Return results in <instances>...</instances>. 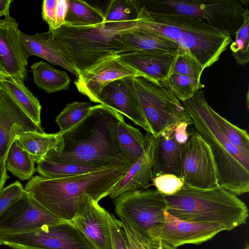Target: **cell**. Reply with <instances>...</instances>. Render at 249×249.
Wrapping results in <instances>:
<instances>
[{"label":"cell","mask_w":249,"mask_h":249,"mask_svg":"<svg viewBox=\"0 0 249 249\" xmlns=\"http://www.w3.org/2000/svg\"><path fill=\"white\" fill-rule=\"evenodd\" d=\"M0 243L13 249H95L71 221L23 232L0 231Z\"/></svg>","instance_id":"obj_10"},{"label":"cell","mask_w":249,"mask_h":249,"mask_svg":"<svg viewBox=\"0 0 249 249\" xmlns=\"http://www.w3.org/2000/svg\"><path fill=\"white\" fill-rule=\"evenodd\" d=\"M19 36L27 59L33 55L40 57L53 65L62 67L78 77L73 66L54 44L49 30L33 35H26L19 31Z\"/></svg>","instance_id":"obj_22"},{"label":"cell","mask_w":249,"mask_h":249,"mask_svg":"<svg viewBox=\"0 0 249 249\" xmlns=\"http://www.w3.org/2000/svg\"><path fill=\"white\" fill-rule=\"evenodd\" d=\"M245 249H249L248 246L246 247V248Z\"/></svg>","instance_id":"obj_47"},{"label":"cell","mask_w":249,"mask_h":249,"mask_svg":"<svg viewBox=\"0 0 249 249\" xmlns=\"http://www.w3.org/2000/svg\"><path fill=\"white\" fill-rule=\"evenodd\" d=\"M132 79L151 134L154 136L182 123L192 124L183 104L164 83L143 76L133 77Z\"/></svg>","instance_id":"obj_8"},{"label":"cell","mask_w":249,"mask_h":249,"mask_svg":"<svg viewBox=\"0 0 249 249\" xmlns=\"http://www.w3.org/2000/svg\"><path fill=\"white\" fill-rule=\"evenodd\" d=\"M178 51H134L122 54L118 59L142 76L165 82L171 73Z\"/></svg>","instance_id":"obj_20"},{"label":"cell","mask_w":249,"mask_h":249,"mask_svg":"<svg viewBox=\"0 0 249 249\" xmlns=\"http://www.w3.org/2000/svg\"><path fill=\"white\" fill-rule=\"evenodd\" d=\"M211 112L219 128L230 142L249 156V136L247 131L231 124L212 108Z\"/></svg>","instance_id":"obj_32"},{"label":"cell","mask_w":249,"mask_h":249,"mask_svg":"<svg viewBox=\"0 0 249 249\" xmlns=\"http://www.w3.org/2000/svg\"><path fill=\"white\" fill-rule=\"evenodd\" d=\"M132 77L118 79L107 85L100 93L99 103L124 115L151 134L135 90Z\"/></svg>","instance_id":"obj_14"},{"label":"cell","mask_w":249,"mask_h":249,"mask_svg":"<svg viewBox=\"0 0 249 249\" xmlns=\"http://www.w3.org/2000/svg\"><path fill=\"white\" fill-rule=\"evenodd\" d=\"M5 164L7 170L22 180L31 179L36 171L34 160L16 139L8 149Z\"/></svg>","instance_id":"obj_28"},{"label":"cell","mask_w":249,"mask_h":249,"mask_svg":"<svg viewBox=\"0 0 249 249\" xmlns=\"http://www.w3.org/2000/svg\"><path fill=\"white\" fill-rule=\"evenodd\" d=\"M67 8V0H58L56 6V29L65 24Z\"/></svg>","instance_id":"obj_44"},{"label":"cell","mask_w":249,"mask_h":249,"mask_svg":"<svg viewBox=\"0 0 249 249\" xmlns=\"http://www.w3.org/2000/svg\"><path fill=\"white\" fill-rule=\"evenodd\" d=\"M162 82L182 103L192 98L197 90L204 88L201 82L187 76L176 73H171L167 80Z\"/></svg>","instance_id":"obj_33"},{"label":"cell","mask_w":249,"mask_h":249,"mask_svg":"<svg viewBox=\"0 0 249 249\" xmlns=\"http://www.w3.org/2000/svg\"><path fill=\"white\" fill-rule=\"evenodd\" d=\"M144 137L145 146L142 156L112 188L108 196L111 199L124 193L143 191L149 186L152 180L154 136L147 133Z\"/></svg>","instance_id":"obj_19"},{"label":"cell","mask_w":249,"mask_h":249,"mask_svg":"<svg viewBox=\"0 0 249 249\" xmlns=\"http://www.w3.org/2000/svg\"><path fill=\"white\" fill-rule=\"evenodd\" d=\"M191 125L185 123H182L176 127L175 137L179 144L184 145L187 142L190 135L188 128Z\"/></svg>","instance_id":"obj_42"},{"label":"cell","mask_w":249,"mask_h":249,"mask_svg":"<svg viewBox=\"0 0 249 249\" xmlns=\"http://www.w3.org/2000/svg\"><path fill=\"white\" fill-rule=\"evenodd\" d=\"M26 193L18 181L3 188L0 192V215L12 203Z\"/></svg>","instance_id":"obj_39"},{"label":"cell","mask_w":249,"mask_h":249,"mask_svg":"<svg viewBox=\"0 0 249 249\" xmlns=\"http://www.w3.org/2000/svg\"><path fill=\"white\" fill-rule=\"evenodd\" d=\"M68 8L65 24L75 27L96 26L105 23L104 13L85 1L67 0Z\"/></svg>","instance_id":"obj_27"},{"label":"cell","mask_w":249,"mask_h":249,"mask_svg":"<svg viewBox=\"0 0 249 249\" xmlns=\"http://www.w3.org/2000/svg\"><path fill=\"white\" fill-rule=\"evenodd\" d=\"M165 220L158 230L155 239L178 248L186 244L199 245L213 238L219 232L226 231L217 223H202L179 219L167 211Z\"/></svg>","instance_id":"obj_13"},{"label":"cell","mask_w":249,"mask_h":249,"mask_svg":"<svg viewBox=\"0 0 249 249\" xmlns=\"http://www.w3.org/2000/svg\"><path fill=\"white\" fill-rule=\"evenodd\" d=\"M128 249H142L135 232L123 222Z\"/></svg>","instance_id":"obj_43"},{"label":"cell","mask_w":249,"mask_h":249,"mask_svg":"<svg viewBox=\"0 0 249 249\" xmlns=\"http://www.w3.org/2000/svg\"><path fill=\"white\" fill-rule=\"evenodd\" d=\"M195 130L210 146L219 186L237 196L249 191V156L227 139L215 122L203 89L183 102Z\"/></svg>","instance_id":"obj_5"},{"label":"cell","mask_w":249,"mask_h":249,"mask_svg":"<svg viewBox=\"0 0 249 249\" xmlns=\"http://www.w3.org/2000/svg\"><path fill=\"white\" fill-rule=\"evenodd\" d=\"M114 203L122 222L142 237L155 239L165 220L163 195L156 189L126 192L115 198Z\"/></svg>","instance_id":"obj_9"},{"label":"cell","mask_w":249,"mask_h":249,"mask_svg":"<svg viewBox=\"0 0 249 249\" xmlns=\"http://www.w3.org/2000/svg\"><path fill=\"white\" fill-rule=\"evenodd\" d=\"M203 70L202 65L191 54L178 48L171 73L186 75L200 82Z\"/></svg>","instance_id":"obj_36"},{"label":"cell","mask_w":249,"mask_h":249,"mask_svg":"<svg viewBox=\"0 0 249 249\" xmlns=\"http://www.w3.org/2000/svg\"><path fill=\"white\" fill-rule=\"evenodd\" d=\"M2 15V14L0 13V17H1Z\"/></svg>","instance_id":"obj_48"},{"label":"cell","mask_w":249,"mask_h":249,"mask_svg":"<svg viewBox=\"0 0 249 249\" xmlns=\"http://www.w3.org/2000/svg\"><path fill=\"white\" fill-rule=\"evenodd\" d=\"M249 10L246 8L243 13V22L234 35V39L230 44V49L236 62L245 65L249 61Z\"/></svg>","instance_id":"obj_34"},{"label":"cell","mask_w":249,"mask_h":249,"mask_svg":"<svg viewBox=\"0 0 249 249\" xmlns=\"http://www.w3.org/2000/svg\"><path fill=\"white\" fill-rule=\"evenodd\" d=\"M166 211L182 220L217 223L230 231L245 224L249 217L246 204L234 194L218 186L204 189L184 184L171 195H163Z\"/></svg>","instance_id":"obj_6"},{"label":"cell","mask_w":249,"mask_h":249,"mask_svg":"<svg viewBox=\"0 0 249 249\" xmlns=\"http://www.w3.org/2000/svg\"><path fill=\"white\" fill-rule=\"evenodd\" d=\"M123 120L120 113L104 105L92 106L81 122L60 132L58 144L43 160L107 169L131 166L133 163L118 138L119 124Z\"/></svg>","instance_id":"obj_1"},{"label":"cell","mask_w":249,"mask_h":249,"mask_svg":"<svg viewBox=\"0 0 249 249\" xmlns=\"http://www.w3.org/2000/svg\"><path fill=\"white\" fill-rule=\"evenodd\" d=\"M130 167L105 169L59 178L36 176L24 189L54 215L71 221L86 200L89 198L98 202L108 196Z\"/></svg>","instance_id":"obj_2"},{"label":"cell","mask_w":249,"mask_h":249,"mask_svg":"<svg viewBox=\"0 0 249 249\" xmlns=\"http://www.w3.org/2000/svg\"><path fill=\"white\" fill-rule=\"evenodd\" d=\"M105 169L107 168L42 160L37 163L36 171L43 177L48 178H59L80 175Z\"/></svg>","instance_id":"obj_29"},{"label":"cell","mask_w":249,"mask_h":249,"mask_svg":"<svg viewBox=\"0 0 249 249\" xmlns=\"http://www.w3.org/2000/svg\"><path fill=\"white\" fill-rule=\"evenodd\" d=\"M8 178L9 176L7 173L5 161H0V192L3 188L5 182Z\"/></svg>","instance_id":"obj_45"},{"label":"cell","mask_w":249,"mask_h":249,"mask_svg":"<svg viewBox=\"0 0 249 249\" xmlns=\"http://www.w3.org/2000/svg\"><path fill=\"white\" fill-rule=\"evenodd\" d=\"M176 126L167 128L154 136L152 178L163 174L180 177L181 154L183 145L178 142L175 139Z\"/></svg>","instance_id":"obj_21"},{"label":"cell","mask_w":249,"mask_h":249,"mask_svg":"<svg viewBox=\"0 0 249 249\" xmlns=\"http://www.w3.org/2000/svg\"><path fill=\"white\" fill-rule=\"evenodd\" d=\"M91 107L89 102L75 101L67 104L55 119L60 132L66 131L81 122Z\"/></svg>","instance_id":"obj_35"},{"label":"cell","mask_w":249,"mask_h":249,"mask_svg":"<svg viewBox=\"0 0 249 249\" xmlns=\"http://www.w3.org/2000/svg\"><path fill=\"white\" fill-rule=\"evenodd\" d=\"M113 249H128L122 222L108 212L107 213Z\"/></svg>","instance_id":"obj_38"},{"label":"cell","mask_w":249,"mask_h":249,"mask_svg":"<svg viewBox=\"0 0 249 249\" xmlns=\"http://www.w3.org/2000/svg\"><path fill=\"white\" fill-rule=\"evenodd\" d=\"M107 212L89 198L71 220L95 249H113Z\"/></svg>","instance_id":"obj_18"},{"label":"cell","mask_w":249,"mask_h":249,"mask_svg":"<svg viewBox=\"0 0 249 249\" xmlns=\"http://www.w3.org/2000/svg\"><path fill=\"white\" fill-rule=\"evenodd\" d=\"M58 0H45L42 1V17L49 29H56V6Z\"/></svg>","instance_id":"obj_40"},{"label":"cell","mask_w":249,"mask_h":249,"mask_svg":"<svg viewBox=\"0 0 249 249\" xmlns=\"http://www.w3.org/2000/svg\"><path fill=\"white\" fill-rule=\"evenodd\" d=\"M136 28V18L126 22L92 26L64 24L59 28L49 30L56 47L79 76L107 58L129 53L120 36Z\"/></svg>","instance_id":"obj_4"},{"label":"cell","mask_w":249,"mask_h":249,"mask_svg":"<svg viewBox=\"0 0 249 249\" xmlns=\"http://www.w3.org/2000/svg\"><path fill=\"white\" fill-rule=\"evenodd\" d=\"M156 190L163 195H173L184 184L182 178L172 174H163L152 178Z\"/></svg>","instance_id":"obj_37"},{"label":"cell","mask_w":249,"mask_h":249,"mask_svg":"<svg viewBox=\"0 0 249 249\" xmlns=\"http://www.w3.org/2000/svg\"><path fill=\"white\" fill-rule=\"evenodd\" d=\"M118 138L125 154L133 163L142 156L145 146V137L139 129L126 124L124 120L118 127Z\"/></svg>","instance_id":"obj_30"},{"label":"cell","mask_w":249,"mask_h":249,"mask_svg":"<svg viewBox=\"0 0 249 249\" xmlns=\"http://www.w3.org/2000/svg\"><path fill=\"white\" fill-rule=\"evenodd\" d=\"M0 245H1V243H0Z\"/></svg>","instance_id":"obj_49"},{"label":"cell","mask_w":249,"mask_h":249,"mask_svg":"<svg viewBox=\"0 0 249 249\" xmlns=\"http://www.w3.org/2000/svg\"><path fill=\"white\" fill-rule=\"evenodd\" d=\"M65 221H66L54 215L27 193L12 203L0 215V231H27Z\"/></svg>","instance_id":"obj_12"},{"label":"cell","mask_w":249,"mask_h":249,"mask_svg":"<svg viewBox=\"0 0 249 249\" xmlns=\"http://www.w3.org/2000/svg\"><path fill=\"white\" fill-rule=\"evenodd\" d=\"M120 39L129 52L141 51L174 52L179 48L177 44L167 38L139 29L121 35Z\"/></svg>","instance_id":"obj_24"},{"label":"cell","mask_w":249,"mask_h":249,"mask_svg":"<svg viewBox=\"0 0 249 249\" xmlns=\"http://www.w3.org/2000/svg\"><path fill=\"white\" fill-rule=\"evenodd\" d=\"M134 232L142 249H178L177 248L172 247L160 240L147 239L135 231Z\"/></svg>","instance_id":"obj_41"},{"label":"cell","mask_w":249,"mask_h":249,"mask_svg":"<svg viewBox=\"0 0 249 249\" xmlns=\"http://www.w3.org/2000/svg\"><path fill=\"white\" fill-rule=\"evenodd\" d=\"M118 57L107 58L80 74L74 82L78 90L90 101L99 103L100 93L108 83L120 78L142 76Z\"/></svg>","instance_id":"obj_15"},{"label":"cell","mask_w":249,"mask_h":249,"mask_svg":"<svg viewBox=\"0 0 249 249\" xmlns=\"http://www.w3.org/2000/svg\"><path fill=\"white\" fill-rule=\"evenodd\" d=\"M140 30L160 35L178 44L203 67H211L233 41L223 31L206 21L180 15L148 12L141 5L137 18Z\"/></svg>","instance_id":"obj_3"},{"label":"cell","mask_w":249,"mask_h":249,"mask_svg":"<svg viewBox=\"0 0 249 249\" xmlns=\"http://www.w3.org/2000/svg\"><path fill=\"white\" fill-rule=\"evenodd\" d=\"M12 1V0H0V13L4 18L10 15V5Z\"/></svg>","instance_id":"obj_46"},{"label":"cell","mask_w":249,"mask_h":249,"mask_svg":"<svg viewBox=\"0 0 249 249\" xmlns=\"http://www.w3.org/2000/svg\"><path fill=\"white\" fill-rule=\"evenodd\" d=\"M18 25L9 15L0 18V73L24 81L27 77L28 59L22 49Z\"/></svg>","instance_id":"obj_17"},{"label":"cell","mask_w":249,"mask_h":249,"mask_svg":"<svg viewBox=\"0 0 249 249\" xmlns=\"http://www.w3.org/2000/svg\"><path fill=\"white\" fill-rule=\"evenodd\" d=\"M140 5L138 0H111L104 13L105 24L123 23L136 18Z\"/></svg>","instance_id":"obj_31"},{"label":"cell","mask_w":249,"mask_h":249,"mask_svg":"<svg viewBox=\"0 0 249 249\" xmlns=\"http://www.w3.org/2000/svg\"><path fill=\"white\" fill-rule=\"evenodd\" d=\"M34 82L48 93L67 90L71 79L65 71H60L44 61L34 63L31 66Z\"/></svg>","instance_id":"obj_25"},{"label":"cell","mask_w":249,"mask_h":249,"mask_svg":"<svg viewBox=\"0 0 249 249\" xmlns=\"http://www.w3.org/2000/svg\"><path fill=\"white\" fill-rule=\"evenodd\" d=\"M61 139L60 132L47 134L37 131H26L16 138L37 164L44 160L49 151L57 146Z\"/></svg>","instance_id":"obj_26"},{"label":"cell","mask_w":249,"mask_h":249,"mask_svg":"<svg viewBox=\"0 0 249 249\" xmlns=\"http://www.w3.org/2000/svg\"><path fill=\"white\" fill-rule=\"evenodd\" d=\"M0 87L36 123L41 125V106L38 99L25 86L23 80L9 74L0 73Z\"/></svg>","instance_id":"obj_23"},{"label":"cell","mask_w":249,"mask_h":249,"mask_svg":"<svg viewBox=\"0 0 249 249\" xmlns=\"http://www.w3.org/2000/svg\"><path fill=\"white\" fill-rule=\"evenodd\" d=\"M139 2L153 14L180 15L199 18L231 37L243 22L241 0H148Z\"/></svg>","instance_id":"obj_7"},{"label":"cell","mask_w":249,"mask_h":249,"mask_svg":"<svg viewBox=\"0 0 249 249\" xmlns=\"http://www.w3.org/2000/svg\"><path fill=\"white\" fill-rule=\"evenodd\" d=\"M29 131L44 132L41 126L0 87V161H5L8 149L17 137Z\"/></svg>","instance_id":"obj_16"},{"label":"cell","mask_w":249,"mask_h":249,"mask_svg":"<svg viewBox=\"0 0 249 249\" xmlns=\"http://www.w3.org/2000/svg\"><path fill=\"white\" fill-rule=\"evenodd\" d=\"M180 177L184 184L209 189L219 186L216 165L211 148L195 131L190 132L181 154Z\"/></svg>","instance_id":"obj_11"}]
</instances>
